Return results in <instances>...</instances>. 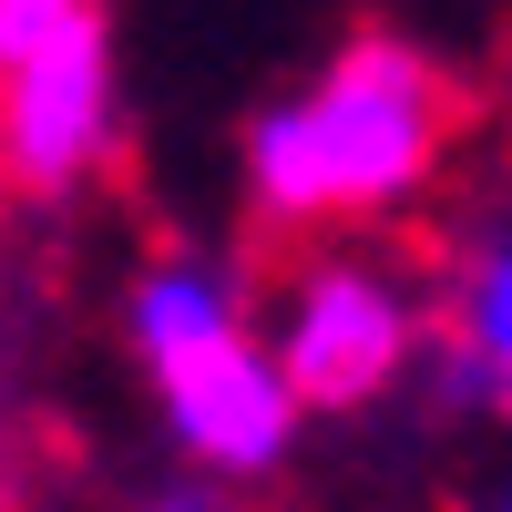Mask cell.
Masks as SVG:
<instances>
[{"label": "cell", "instance_id": "cell-1", "mask_svg": "<svg viewBox=\"0 0 512 512\" xmlns=\"http://www.w3.org/2000/svg\"><path fill=\"white\" fill-rule=\"evenodd\" d=\"M461 103L451 62L410 31H349L328 41L318 72L267 93L236 134V195L267 236H349V226H400L461 154Z\"/></svg>", "mask_w": 512, "mask_h": 512}, {"label": "cell", "instance_id": "cell-2", "mask_svg": "<svg viewBox=\"0 0 512 512\" xmlns=\"http://www.w3.org/2000/svg\"><path fill=\"white\" fill-rule=\"evenodd\" d=\"M256 287L226 246H154L134 256L123 277V359L144 369V400L164 420L185 472H205L216 492H267L287 461H297V431H308V400L277 359V338L256 328Z\"/></svg>", "mask_w": 512, "mask_h": 512}, {"label": "cell", "instance_id": "cell-3", "mask_svg": "<svg viewBox=\"0 0 512 512\" xmlns=\"http://www.w3.org/2000/svg\"><path fill=\"white\" fill-rule=\"evenodd\" d=\"M267 338H277L308 420H359L431 369L441 297H431V267L369 246V226L297 236V256L267 277Z\"/></svg>", "mask_w": 512, "mask_h": 512}, {"label": "cell", "instance_id": "cell-4", "mask_svg": "<svg viewBox=\"0 0 512 512\" xmlns=\"http://www.w3.org/2000/svg\"><path fill=\"white\" fill-rule=\"evenodd\" d=\"M113 154H123V62L113 21L93 11L0 72V185L11 205H72L113 175Z\"/></svg>", "mask_w": 512, "mask_h": 512}, {"label": "cell", "instance_id": "cell-5", "mask_svg": "<svg viewBox=\"0 0 512 512\" xmlns=\"http://www.w3.org/2000/svg\"><path fill=\"white\" fill-rule=\"evenodd\" d=\"M431 297H441L431 400L451 420H512V205H492L472 236L441 246Z\"/></svg>", "mask_w": 512, "mask_h": 512}, {"label": "cell", "instance_id": "cell-6", "mask_svg": "<svg viewBox=\"0 0 512 512\" xmlns=\"http://www.w3.org/2000/svg\"><path fill=\"white\" fill-rule=\"evenodd\" d=\"M103 0H0V72H11L21 52H41V41H62L72 21H93Z\"/></svg>", "mask_w": 512, "mask_h": 512}, {"label": "cell", "instance_id": "cell-7", "mask_svg": "<svg viewBox=\"0 0 512 512\" xmlns=\"http://www.w3.org/2000/svg\"><path fill=\"white\" fill-rule=\"evenodd\" d=\"M502 144H512V72H502Z\"/></svg>", "mask_w": 512, "mask_h": 512}, {"label": "cell", "instance_id": "cell-8", "mask_svg": "<svg viewBox=\"0 0 512 512\" xmlns=\"http://www.w3.org/2000/svg\"><path fill=\"white\" fill-rule=\"evenodd\" d=\"M492 502H502V512H512V472H502V482H492Z\"/></svg>", "mask_w": 512, "mask_h": 512}, {"label": "cell", "instance_id": "cell-9", "mask_svg": "<svg viewBox=\"0 0 512 512\" xmlns=\"http://www.w3.org/2000/svg\"><path fill=\"white\" fill-rule=\"evenodd\" d=\"M0 195H11V185H0Z\"/></svg>", "mask_w": 512, "mask_h": 512}]
</instances>
